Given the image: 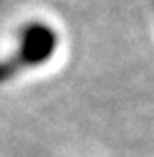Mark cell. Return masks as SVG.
Instances as JSON below:
<instances>
[{"instance_id": "cell-1", "label": "cell", "mask_w": 154, "mask_h": 157, "mask_svg": "<svg viewBox=\"0 0 154 157\" xmlns=\"http://www.w3.org/2000/svg\"><path fill=\"white\" fill-rule=\"evenodd\" d=\"M56 46V33L44 22L26 24L22 30H18V42L16 51H20L26 63H44Z\"/></svg>"}]
</instances>
